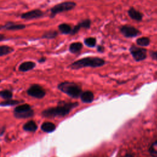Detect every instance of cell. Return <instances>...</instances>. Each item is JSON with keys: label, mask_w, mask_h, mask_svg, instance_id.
<instances>
[{"label": "cell", "mask_w": 157, "mask_h": 157, "mask_svg": "<svg viewBox=\"0 0 157 157\" xmlns=\"http://www.w3.org/2000/svg\"><path fill=\"white\" fill-rule=\"evenodd\" d=\"M77 102H66L60 101L58 102V106L47 109L42 111V115L45 117H64L67 115L71 110L78 105Z\"/></svg>", "instance_id": "obj_1"}, {"label": "cell", "mask_w": 157, "mask_h": 157, "mask_svg": "<svg viewBox=\"0 0 157 157\" xmlns=\"http://www.w3.org/2000/svg\"><path fill=\"white\" fill-rule=\"evenodd\" d=\"M105 64V61L98 57H86L73 62L69 65L72 69H79L83 67H98Z\"/></svg>", "instance_id": "obj_2"}, {"label": "cell", "mask_w": 157, "mask_h": 157, "mask_svg": "<svg viewBox=\"0 0 157 157\" xmlns=\"http://www.w3.org/2000/svg\"><path fill=\"white\" fill-rule=\"evenodd\" d=\"M58 88L62 92L73 98H78L82 93L81 87L73 82H64L58 85Z\"/></svg>", "instance_id": "obj_3"}, {"label": "cell", "mask_w": 157, "mask_h": 157, "mask_svg": "<svg viewBox=\"0 0 157 157\" xmlns=\"http://www.w3.org/2000/svg\"><path fill=\"white\" fill-rule=\"evenodd\" d=\"M76 6V3L73 1H65L56 4L50 9V17L53 18L56 14L72 10Z\"/></svg>", "instance_id": "obj_4"}, {"label": "cell", "mask_w": 157, "mask_h": 157, "mask_svg": "<svg viewBox=\"0 0 157 157\" xmlns=\"http://www.w3.org/2000/svg\"><path fill=\"white\" fill-rule=\"evenodd\" d=\"M129 52L132 58L136 61H141L146 59L147 58V49L139 47L135 45H132L129 48Z\"/></svg>", "instance_id": "obj_5"}, {"label": "cell", "mask_w": 157, "mask_h": 157, "mask_svg": "<svg viewBox=\"0 0 157 157\" xmlns=\"http://www.w3.org/2000/svg\"><path fill=\"white\" fill-rule=\"evenodd\" d=\"M120 33L127 38L135 37L139 36L141 33L140 31L133 26L129 25H124L121 26L120 29Z\"/></svg>", "instance_id": "obj_6"}, {"label": "cell", "mask_w": 157, "mask_h": 157, "mask_svg": "<svg viewBox=\"0 0 157 157\" xmlns=\"http://www.w3.org/2000/svg\"><path fill=\"white\" fill-rule=\"evenodd\" d=\"M27 93L30 96L41 99L45 96V90L40 85L34 84L27 90Z\"/></svg>", "instance_id": "obj_7"}, {"label": "cell", "mask_w": 157, "mask_h": 157, "mask_svg": "<svg viewBox=\"0 0 157 157\" xmlns=\"http://www.w3.org/2000/svg\"><path fill=\"white\" fill-rule=\"evenodd\" d=\"M43 15H44V12L40 9H34V10L22 13L21 15V18L24 20H29L37 19V18H40L43 17Z\"/></svg>", "instance_id": "obj_8"}, {"label": "cell", "mask_w": 157, "mask_h": 157, "mask_svg": "<svg viewBox=\"0 0 157 157\" xmlns=\"http://www.w3.org/2000/svg\"><path fill=\"white\" fill-rule=\"evenodd\" d=\"M91 21L90 19H85L81 21L77 25L74 26V28L72 29L71 35L76 34L81 28L89 29L91 26Z\"/></svg>", "instance_id": "obj_9"}, {"label": "cell", "mask_w": 157, "mask_h": 157, "mask_svg": "<svg viewBox=\"0 0 157 157\" xmlns=\"http://www.w3.org/2000/svg\"><path fill=\"white\" fill-rule=\"evenodd\" d=\"M128 14L131 19L137 21H142L144 17V15L142 12H140L139 10H137L133 7H131L129 9V10H128Z\"/></svg>", "instance_id": "obj_10"}, {"label": "cell", "mask_w": 157, "mask_h": 157, "mask_svg": "<svg viewBox=\"0 0 157 157\" xmlns=\"http://www.w3.org/2000/svg\"><path fill=\"white\" fill-rule=\"evenodd\" d=\"M2 28L6 30H10V31H17V30H21L26 28V26L23 24H18L12 22H7L2 27Z\"/></svg>", "instance_id": "obj_11"}, {"label": "cell", "mask_w": 157, "mask_h": 157, "mask_svg": "<svg viewBox=\"0 0 157 157\" xmlns=\"http://www.w3.org/2000/svg\"><path fill=\"white\" fill-rule=\"evenodd\" d=\"M80 98L83 102L90 103L93 101L94 94L92 91L87 90L82 93L80 94Z\"/></svg>", "instance_id": "obj_12"}, {"label": "cell", "mask_w": 157, "mask_h": 157, "mask_svg": "<svg viewBox=\"0 0 157 157\" xmlns=\"http://www.w3.org/2000/svg\"><path fill=\"white\" fill-rule=\"evenodd\" d=\"M36 66V63L33 61H25L22 63L19 67L18 70L21 72H27L28 71L32 70Z\"/></svg>", "instance_id": "obj_13"}, {"label": "cell", "mask_w": 157, "mask_h": 157, "mask_svg": "<svg viewBox=\"0 0 157 157\" xmlns=\"http://www.w3.org/2000/svg\"><path fill=\"white\" fill-rule=\"evenodd\" d=\"M41 129L45 132H52L55 130L56 126L52 122H44L41 125Z\"/></svg>", "instance_id": "obj_14"}, {"label": "cell", "mask_w": 157, "mask_h": 157, "mask_svg": "<svg viewBox=\"0 0 157 157\" xmlns=\"http://www.w3.org/2000/svg\"><path fill=\"white\" fill-rule=\"evenodd\" d=\"M82 48H83L82 43L79 42H76L70 44L69 47V50L72 53H77L79 52Z\"/></svg>", "instance_id": "obj_15"}, {"label": "cell", "mask_w": 157, "mask_h": 157, "mask_svg": "<svg viewBox=\"0 0 157 157\" xmlns=\"http://www.w3.org/2000/svg\"><path fill=\"white\" fill-rule=\"evenodd\" d=\"M23 128L26 131H29V132H34L37 129V126L35 121L31 120L26 123L23 126Z\"/></svg>", "instance_id": "obj_16"}, {"label": "cell", "mask_w": 157, "mask_h": 157, "mask_svg": "<svg viewBox=\"0 0 157 157\" xmlns=\"http://www.w3.org/2000/svg\"><path fill=\"white\" fill-rule=\"evenodd\" d=\"M71 26L67 23H61L58 26V29L63 34H71L72 31Z\"/></svg>", "instance_id": "obj_17"}, {"label": "cell", "mask_w": 157, "mask_h": 157, "mask_svg": "<svg viewBox=\"0 0 157 157\" xmlns=\"http://www.w3.org/2000/svg\"><path fill=\"white\" fill-rule=\"evenodd\" d=\"M33 115L34 111L32 109L21 113H14V116L17 118H26L32 117Z\"/></svg>", "instance_id": "obj_18"}, {"label": "cell", "mask_w": 157, "mask_h": 157, "mask_svg": "<svg viewBox=\"0 0 157 157\" xmlns=\"http://www.w3.org/2000/svg\"><path fill=\"white\" fill-rule=\"evenodd\" d=\"M13 48L8 45H0V56L7 55L13 52Z\"/></svg>", "instance_id": "obj_19"}, {"label": "cell", "mask_w": 157, "mask_h": 157, "mask_svg": "<svg viewBox=\"0 0 157 157\" xmlns=\"http://www.w3.org/2000/svg\"><path fill=\"white\" fill-rule=\"evenodd\" d=\"M136 44L141 47H147L150 45V39L147 37H141L136 40Z\"/></svg>", "instance_id": "obj_20"}, {"label": "cell", "mask_w": 157, "mask_h": 157, "mask_svg": "<svg viewBox=\"0 0 157 157\" xmlns=\"http://www.w3.org/2000/svg\"><path fill=\"white\" fill-rule=\"evenodd\" d=\"M30 109H31L30 105H29L28 104H21V105L17 106L14 109L13 112L14 113H21V112L28 111Z\"/></svg>", "instance_id": "obj_21"}, {"label": "cell", "mask_w": 157, "mask_h": 157, "mask_svg": "<svg viewBox=\"0 0 157 157\" xmlns=\"http://www.w3.org/2000/svg\"><path fill=\"white\" fill-rule=\"evenodd\" d=\"M58 35V31L55 30H50L48 31H46L44 33V34L42 36V38L47 39H52L55 38Z\"/></svg>", "instance_id": "obj_22"}, {"label": "cell", "mask_w": 157, "mask_h": 157, "mask_svg": "<svg viewBox=\"0 0 157 157\" xmlns=\"http://www.w3.org/2000/svg\"><path fill=\"white\" fill-rule=\"evenodd\" d=\"M84 42V44L87 46L88 47H90V48H93L96 45V39L94 37H87L85 38L83 40Z\"/></svg>", "instance_id": "obj_23"}, {"label": "cell", "mask_w": 157, "mask_h": 157, "mask_svg": "<svg viewBox=\"0 0 157 157\" xmlns=\"http://www.w3.org/2000/svg\"><path fill=\"white\" fill-rule=\"evenodd\" d=\"M149 153L152 157H157V140L151 144L149 148Z\"/></svg>", "instance_id": "obj_24"}, {"label": "cell", "mask_w": 157, "mask_h": 157, "mask_svg": "<svg viewBox=\"0 0 157 157\" xmlns=\"http://www.w3.org/2000/svg\"><path fill=\"white\" fill-rule=\"evenodd\" d=\"M21 101L18 100H13V99H7L5 101H3L0 103V105L1 106H8V105H14L21 103Z\"/></svg>", "instance_id": "obj_25"}, {"label": "cell", "mask_w": 157, "mask_h": 157, "mask_svg": "<svg viewBox=\"0 0 157 157\" xmlns=\"http://www.w3.org/2000/svg\"><path fill=\"white\" fill-rule=\"evenodd\" d=\"M0 97L4 99H10L12 97V93L10 90H4L0 91Z\"/></svg>", "instance_id": "obj_26"}, {"label": "cell", "mask_w": 157, "mask_h": 157, "mask_svg": "<svg viewBox=\"0 0 157 157\" xmlns=\"http://www.w3.org/2000/svg\"><path fill=\"white\" fill-rule=\"evenodd\" d=\"M150 56L153 59L157 60V51H153L150 52Z\"/></svg>", "instance_id": "obj_27"}, {"label": "cell", "mask_w": 157, "mask_h": 157, "mask_svg": "<svg viewBox=\"0 0 157 157\" xmlns=\"http://www.w3.org/2000/svg\"><path fill=\"white\" fill-rule=\"evenodd\" d=\"M97 50L99 52H103L104 51V47L102 45H98L97 47Z\"/></svg>", "instance_id": "obj_28"}, {"label": "cell", "mask_w": 157, "mask_h": 157, "mask_svg": "<svg viewBox=\"0 0 157 157\" xmlns=\"http://www.w3.org/2000/svg\"><path fill=\"white\" fill-rule=\"evenodd\" d=\"M5 131V128L4 127H1L0 128V136H2L3 133Z\"/></svg>", "instance_id": "obj_29"}, {"label": "cell", "mask_w": 157, "mask_h": 157, "mask_svg": "<svg viewBox=\"0 0 157 157\" xmlns=\"http://www.w3.org/2000/svg\"><path fill=\"white\" fill-rule=\"evenodd\" d=\"M6 39V37L4 34H0V42L1 41H3L4 40H5Z\"/></svg>", "instance_id": "obj_30"}, {"label": "cell", "mask_w": 157, "mask_h": 157, "mask_svg": "<svg viewBox=\"0 0 157 157\" xmlns=\"http://www.w3.org/2000/svg\"><path fill=\"white\" fill-rule=\"evenodd\" d=\"M45 60H46V58H45L42 57V58H40L38 60V62H39V63H44V62H45Z\"/></svg>", "instance_id": "obj_31"}, {"label": "cell", "mask_w": 157, "mask_h": 157, "mask_svg": "<svg viewBox=\"0 0 157 157\" xmlns=\"http://www.w3.org/2000/svg\"><path fill=\"white\" fill-rule=\"evenodd\" d=\"M121 157H134L133 155L132 154H129V153H128V154H126L125 155L121 156Z\"/></svg>", "instance_id": "obj_32"}, {"label": "cell", "mask_w": 157, "mask_h": 157, "mask_svg": "<svg viewBox=\"0 0 157 157\" xmlns=\"http://www.w3.org/2000/svg\"><path fill=\"white\" fill-rule=\"evenodd\" d=\"M1 28H2V27H1V26H0V29H1Z\"/></svg>", "instance_id": "obj_33"}, {"label": "cell", "mask_w": 157, "mask_h": 157, "mask_svg": "<svg viewBox=\"0 0 157 157\" xmlns=\"http://www.w3.org/2000/svg\"><path fill=\"white\" fill-rule=\"evenodd\" d=\"M0 151H1V147H0Z\"/></svg>", "instance_id": "obj_34"}, {"label": "cell", "mask_w": 157, "mask_h": 157, "mask_svg": "<svg viewBox=\"0 0 157 157\" xmlns=\"http://www.w3.org/2000/svg\"><path fill=\"white\" fill-rule=\"evenodd\" d=\"M0 82H1V80H0Z\"/></svg>", "instance_id": "obj_35"}]
</instances>
